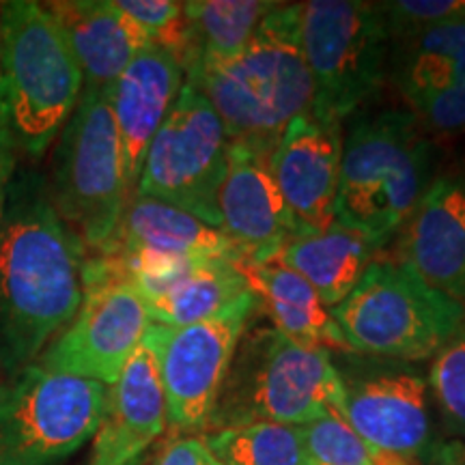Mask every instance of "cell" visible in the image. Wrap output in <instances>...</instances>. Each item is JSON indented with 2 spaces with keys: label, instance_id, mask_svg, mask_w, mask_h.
Returning a JSON list of instances; mask_svg holds the SVG:
<instances>
[{
  "label": "cell",
  "instance_id": "1",
  "mask_svg": "<svg viewBox=\"0 0 465 465\" xmlns=\"http://www.w3.org/2000/svg\"><path fill=\"white\" fill-rule=\"evenodd\" d=\"M84 246L33 183L9 190L0 223V360L31 364L83 302Z\"/></svg>",
  "mask_w": 465,
  "mask_h": 465
},
{
  "label": "cell",
  "instance_id": "2",
  "mask_svg": "<svg viewBox=\"0 0 465 465\" xmlns=\"http://www.w3.org/2000/svg\"><path fill=\"white\" fill-rule=\"evenodd\" d=\"M302 3H278L235 56L185 74L207 97L229 143L274 151L293 119L315 104L300 35Z\"/></svg>",
  "mask_w": 465,
  "mask_h": 465
},
{
  "label": "cell",
  "instance_id": "3",
  "mask_svg": "<svg viewBox=\"0 0 465 465\" xmlns=\"http://www.w3.org/2000/svg\"><path fill=\"white\" fill-rule=\"evenodd\" d=\"M3 119L15 147L42 155L84 91L83 69L48 7L9 0L0 7Z\"/></svg>",
  "mask_w": 465,
  "mask_h": 465
},
{
  "label": "cell",
  "instance_id": "4",
  "mask_svg": "<svg viewBox=\"0 0 465 465\" xmlns=\"http://www.w3.org/2000/svg\"><path fill=\"white\" fill-rule=\"evenodd\" d=\"M431 143L403 110L362 116L342 141L336 220L391 240L429 188Z\"/></svg>",
  "mask_w": 465,
  "mask_h": 465
},
{
  "label": "cell",
  "instance_id": "5",
  "mask_svg": "<svg viewBox=\"0 0 465 465\" xmlns=\"http://www.w3.org/2000/svg\"><path fill=\"white\" fill-rule=\"evenodd\" d=\"M342 381L330 351L298 345L274 328L243 332L212 424L248 422L304 427L336 410Z\"/></svg>",
  "mask_w": 465,
  "mask_h": 465
},
{
  "label": "cell",
  "instance_id": "6",
  "mask_svg": "<svg viewBox=\"0 0 465 465\" xmlns=\"http://www.w3.org/2000/svg\"><path fill=\"white\" fill-rule=\"evenodd\" d=\"M332 317L353 353L418 362L433 358L465 325V306L397 259H375Z\"/></svg>",
  "mask_w": 465,
  "mask_h": 465
},
{
  "label": "cell",
  "instance_id": "7",
  "mask_svg": "<svg viewBox=\"0 0 465 465\" xmlns=\"http://www.w3.org/2000/svg\"><path fill=\"white\" fill-rule=\"evenodd\" d=\"M302 50L312 84V113L342 124L380 91L392 39L380 3L308 0L300 14Z\"/></svg>",
  "mask_w": 465,
  "mask_h": 465
},
{
  "label": "cell",
  "instance_id": "8",
  "mask_svg": "<svg viewBox=\"0 0 465 465\" xmlns=\"http://www.w3.org/2000/svg\"><path fill=\"white\" fill-rule=\"evenodd\" d=\"M130 199L108 91L84 89L58 141L52 205L84 248L100 250Z\"/></svg>",
  "mask_w": 465,
  "mask_h": 465
},
{
  "label": "cell",
  "instance_id": "9",
  "mask_svg": "<svg viewBox=\"0 0 465 465\" xmlns=\"http://www.w3.org/2000/svg\"><path fill=\"white\" fill-rule=\"evenodd\" d=\"M108 388L54 373L17 369L0 386V465H54L95 438Z\"/></svg>",
  "mask_w": 465,
  "mask_h": 465
},
{
  "label": "cell",
  "instance_id": "10",
  "mask_svg": "<svg viewBox=\"0 0 465 465\" xmlns=\"http://www.w3.org/2000/svg\"><path fill=\"white\" fill-rule=\"evenodd\" d=\"M257 308L254 293L246 291L205 322L183 328L149 325L144 339L158 358L168 427L177 435L212 427L235 349Z\"/></svg>",
  "mask_w": 465,
  "mask_h": 465
},
{
  "label": "cell",
  "instance_id": "11",
  "mask_svg": "<svg viewBox=\"0 0 465 465\" xmlns=\"http://www.w3.org/2000/svg\"><path fill=\"white\" fill-rule=\"evenodd\" d=\"M229 144L207 97L183 84L147 151L136 194L171 203L220 229L218 194L229 164Z\"/></svg>",
  "mask_w": 465,
  "mask_h": 465
},
{
  "label": "cell",
  "instance_id": "12",
  "mask_svg": "<svg viewBox=\"0 0 465 465\" xmlns=\"http://www.w3.org/2000/svg\"><path fill=\"white\" fill-rule=\"evenodd\" d=\"M151 325L144 302L113 257L84 261L83 302L67 330L44 353L42 366L113 386Z\"/></svg>",
  "mask_w": 465,
  "mask_h": 465
},
{
  "label": "cell",
  "instance_id": "13",
  "mask_svg": "<svg viewBox=\"0 0 465 465\" xmlns=\"http://www.w3.org/2000/svg\"><path fill=\"white\" fill-rule=\"evenodd\" d=\"M341 381L336 411L366 444L411 463L422 461L435 444L424 377L392 362L351 377L341 375Z\"/></svg>",
  "mask_w": 465,
  "mask_h": 465
},
{
  "label": "cell",
  "instance_id": "14",
  "mask_svg": "<svg viewBox=\"0 0 465 465\" xmlns=\"http://www.w3.org/2000/svg\"><path fill=\"white\" fill-rule=\"evenodd\" d=\"M270 151L231 143L218 194L220 229L237 261L267 263L300 235L270 168Z\"/></svg>",
  "mask_w": 465,
  "mask_h": 465
},
{
  "label": "cell",
  "instance_id": "15",
  "mask_svg": "<svg viewBox=\"0 0 465 465\" xmlns=\"http://www.w3.org/2000/svg\"><path fill=\"white\" fill-rule=\"evenodd\" d=\"M341 158V124L325 121L312 110L291 121L272 151V174L300 232L334 224Z\"/></svg>",
  "mask_w": 465,
  "mask_h": 465
},
{
  "label": "cell",
  "instance_id": "16",
  "mask_svg": "<svg viewBox=\"0 0 465 465\" xmlns=\"http://www.w3.org/2000/svg\"><path fill=\"white\" fill-rule=\"evenodd\" d=\"M399 263L422 282L465 302V182L440 177L429 183L399 242Z\"/></svg>",
  "mask_w": 465,
  "mask_h": 465
},
{
  "label": "cell",
  "instance_id": "17",
  "mask_svg": "<svg viewBox=\"0 0 465 465\" xmlns=\"http://www.w3.org/2000/svg\"><path fill=\"white\" fill-rule=\"evenodd\" d=\"M183 84L185 74L177 58L158 45H149L132 58L125 72L108 89L121 143L125 183L132 196L136 194L151 143L177 102Z\"/></svg>",
  "mask_w": 465,
  "mask_h": 465
},
{
  "label": "cell",
  "instance_id": "18",
  "mask_svg": "<svg viewBox=\"0 0 465 465\" xmlns=\"http://www.w3.org/2000/svg\"><path fill=\"white\" fill-rule=\"evenodd\" d=\"M166 399L153 347L143 339L108 388L91 465H134L166 431Z\"/></svg>",
  "mask_w": 465,
  "mask_h": 465
},
{
  "label": "cell",
  "instance_id": "19",
  "mask_svg": "<svg viewBox=\"0 0 465 465\" xmlns=\"http://www.w3.org/2000/svg\"><path fill=\"white\" fill-rule=\"evenodd\" d=\"M45 7L65 33L83 69L84 89L108 91L132 58L153 45L116 0H58Z\"/></svg>",
  "mask_w": 465,
  "mask_h": 465
},
{
  "label": "cell",
  "instance_id": "20",
  "mask_svg": "<svg viewBox=\"0 0 465 465\" xmlns=\"http://www.w3.org/2000/svg\"><path fill=\"white\" fill-rule=\"evenodd\" d=\"M155 252L179 259H237L226 235L183 209L134 194L121 223L97 254Z\"/></svg>",
  "mask_w": 465,
  "mask_h": 465
},
{
  "label": "cell",
  "instance_id": "21",
  "mask_svg": "<svg viewBox=\"0 0 465 465\" xmlns=\"http://www.w3.org/2000/svg\"><path fill=\"white\" fill-rule=\"evenodd\" d=\"M235 267L254 293L259 306L270 317L272 328L282 336L298 345L353 353L334 322L332 308L323 304L304 278L278 263L276 259L267 263L235 261Z\"/></svg>",
  "mask_w": 465,
  "mask_h": 465
},
{
  "label": "cell",
  "instance_id": "22",
  "mask_svg": "<svg viewBox=\"0 0 465 465\" xmlns=\"http://www.w3.org/2000/svg\"><path fill=\"white\" fill-rule=\"evenodd\" d=\"M383 246L386 240L334 223L325 231L295 235L276 261L304 278L323 304L334 308L356 289Z\"/></svg>",
  "mask_w": 465,
  "mask_h": 465
},
{
  "label": "cell",
  "instance_id": "23",
  "mask_svg": "<svg viewBox=\"0 0 465 465\" xmlns=\"http://www.w3.org/2000/svg\"><path fill=\"white\" fill-rule=\"evenodd\" d=\"M235 261L199 259L183 265L171 281L143 298L151 323L183 328L218 315L250 291Z\"/></svg>",
  "mask_w": 465,
  "mask_h": 465
},
{
  "label": "cell",
  "instance_id": "24",
  "mask_svg": "<svg viewBox=\"0 0 465 465\" xmlns=\"http://www.w3.org/2000/svg\"><path fill=\"white\" fill-rule=\"evenodd\" d=\"M274 0H192L183 3V74L235 56L276 9Z\"/></svg>",
  "mask_w": 465,
  "mask_h": 465
},
{
  "label": "cell",
  "instance_id": "25",
  "mask_svg": "<svg viewBox=\"0 0 465 465\" xmlns=\"http://www.w3.org/2000/svg\"><path fill=\"white\" fill-rule=\"evenodd\" d=\"M391 63L401 93L465 84V20L392 42Z\"/></svg>",
  "mask_w": 465,
  "mask_h": 465
},
{
  "label": "cell",
  "instance_id": "26",
  "mask_svg": "<svg viewBox=\"0 0 465 465\" xmlns=\"http://www.w3.org/2000/svg\"><path fill=\"white\" fill-rule=\"evenodd\" d=\"M223 465H311L304 429L281 422H248L203 435Z\"/></svg>",
  "mask_w": 465,
  "mask_h": 465
},
{
  "label": "cell",
  "instance_id": "27",
  "mask_svg": "<svg viewBox=\"0 0 465 465\" xmlns=\"http://www.w3.org/2000/svg\"><path fill=\"white\" fill-rule=\"evenodd\" d=\"M302 429L311 465H414L366 444L336 410L325 411Z\"/></svg>",
  "mask_w": 465,
  "mask_h": 465
},
{
  "label": "cell",
  "instance_id": "28",
  "mask_svg": "<svg viewBox=\"0 0 465 465\" xmlns=\"http://www.w3.org/2000/svg\"><path fill=\"white\" fill-rule=\"evenodd\" d=\"M427 383L441 420L465 441V325L433 356Z\"/></svg>",
  "mask_w": 465,
  "mask_h": 465
},
{
  "label": "cell",
  "instance_id": "29",
  "mask_svg": "<svg viewBox=\"0 0 465 465\" xmlns=\"http://www.w3.org/2000/svg\"><path fill=\"white\" fill-rule=\"evenodd\" d=\"M119 9L130 17L147 39L182 65L185 52L183 3L174 0H116Z\"/></svg>",
  "mask_w": 465,
  "mask_h": 465
},
{
  "label": "cell",
  "instance_id": "30",
  "mask_svg": "<svg viewBox=\"0 0 465 465\" xmlns=\"http://www.w3.org/2000/svg\"><path fill=\"white\" fill-rule=\"evenodd\" d=\"M380 9L392 42L465 20V0H394Z\"/></svg>",
  "mask_w": 465,
  "mask_h": 465
},
{
  "label": "cell",
  "instance_id": "31",
  "mask_svg": "<svg viewBox=\"0 0 465 465\" xmlns=\"http://www.w3.org/2000/svg\"><path fill=\"white\" fill-rule=\"evenodd\" d=\"M403 97L420 127L435 134L465 132V84L405 91Z\"/></svg>",
  "mask_w": 465,
  "mask_h": 465
},
{
  "label": "cell",
  "instance_id": "32",
  "mask_svg": "<svg viewBox=\"0 0 465 465\" xmlns=\"http://www.w3.org/2000/svg\"><path fill=\"white\" fill-rule=\"evenodd\" d=\"M153 465H223L201 435H179L168 441Z\"/></svg>",
  "mask_w": 465,
  "mask_h": 465
},
{
  "label": "cell",
  "instance_id": "33",
  "mask_svg": "<svg viewBox=\"0 0 465 465\" xmlns=\"http://www.w3.org/2000/svg\"><path fill=\"white\" fill-rule=\"evenodd\" d=\"M14 166H15V141L14 136H11L7 124L0 121V223H3L5 209H7Z\"/></svg>",
  "mask_w": 465,
  "mask_h": 465
},
{
  "label": "cell",
  "instance_id": "34",
  "mask_svg": "<svg viewBox=\"0 0 465 465\" xmlns=\"http://www.w3.org/2000/svg\"><path fill=\"white\" fill-rule=\"evenodd\" d=\"M422 461L427 465H465V441L452 440L433 444Z\"/></svg>",
  "mask_w": 465,
  "mask_h": 465
},
{
  "label": "cell",
  "instance_id": "35",
  "mask_svg": "<svg viewBox=\"0 0 465 465\" xmlns=\"http://www.w3.org/2000/svg\"><path fill=\"white\" fill-rule=\"evenodd\" d=\"M0 121L3 119V35H0Z\"/></svg>",
  "mask_w": 465,
  "mask_h": 465
}]
</instances>
